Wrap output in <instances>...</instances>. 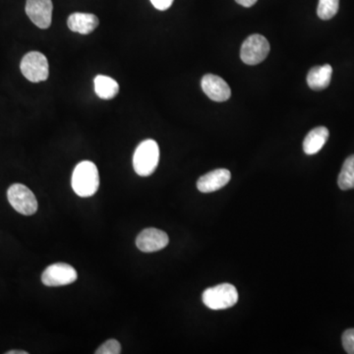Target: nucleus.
<instances>
[{
    "mask_svg": "<svg viewBox=\"0 0 354 354\" xmlns=\"http://www.w3.org/2000/svg\"><path fill=\"white\" fill-rule=\"evenodd\" d=\"M99 171L94 162L83 160L76 165L72 174V188L78 196H93L99 189Z\"/></svg>",
    "mask_w": 354,
    "mask_h": 354,
    "instance_id": "nucleus-1",
    "label": "nucleus"
},
{
    "mask_svg": "<svg viewBox=\"0 0 354 354\" xmlns=\"http://www.w3.org/2000/svg\"><path fill=\"white\" fill-rule=\"evenodd\" d=\"M160 160V148L152 139L145 140L137 147L133 156V167L140 176H149L155 172Z\"/></svg>",
    "mask_w": 354,
    "mask_h": 354,
    "instance_id": "nucleus-2",
    "label": "nucleus"
},
{
    "mask_svg": "<svg viewBox=\"0 0 354 354\" xmlns=\"http://www.w3.org/2000/svg\"><path fill=\"white\" fill-rule=\"evenodd\" d=\"M203 302L212 310H223L234 306L239 301L236 288L230 283L209 288L203 292Z\"/></svg>",
    "mask_w": 354,
    "mask_h": 354,
    "instance_id": "nucleus-3",
    "label": "nucleus"
},
{
    "mask_svg": "<svg viewBox=\"0 0 354 354\" xmlns=\"http://www.w3.org/2000/svg\"><path fill=\"white\" fill-rule=\"evenodd\" d=\"M7 198L11 206L21 215L32 216L38 211V201L27 186L15 183L7 191Z\"/></svg>",
    "mask_w": 354,
    "mask_h": 354,
    "instance_id": "nucleus-4",
    "label": "nucleus"
},
{
    "mask_svg": "<svg viewBox=\"0 0 354 354\" xmlns=\"http://www.w3.org/2000/svg\"><path fill=\"white\" fill-rule=\"evenodd\" d=\"M21 72L32 83L46 81L48 78V62L43 53L31 51L21 60Z\"/></svg>",
    "mask_w": 354,
    "mask_h": 354,
    "instance_id": "nucleus-5",
    "label": "nucleus"
},
{
    "mask_svg": "<svg viewBox=\"0 0 354 354\" xmlns=\"http://www.w3.org/2000/svg\"><path fill=\"white\" fill-rule=\"evenodd\" d=\"M270 53V44L264 36L251 35L241 46V57L247 65L259 64L264 62Z\"/></svg>",
    "mask_w": 354,
    "mask_h": 354,
    "instance_id": "nucleus-6",
    "label": "nucleus"
},
{
    "mask_svg": "<svg viewBox=\"0 0 354 354\" xmlns=\"http://www.w3.org/2000/svg\"><path fill=\"white\" fill-rule=\"evenodd\" d=\"M78 278L76 270L65 263H55L48 266L43 274L41 281L46 286H64L74 283Z\"/></svg>",
    "mask_w": 354,
    "mask_h": 354,
    "instance_id": "nucleus-7",
    "label": "nucleus"
},
{
    "mask_svg": "<svg viewBox=\"0 0 354 354\" xmlns=\"http://www.w3.org/2000/svg\"><path fill=\"white\" fill-rule=\"evenodd\" d=\"M53 6L51 0H27L26 13L37 27L48 29L53 21Z\"/></svg>",
    "mask_w": 354,
    "mask_h": 354,
    "instance_id": "nucleus-8",
    "label": "nucleus"
},
{
    "mask_svg": "<svg viewBox=\"0 0 354 354\" xmlns=\"http://www.w3.org/2000/svg\"><path fill=\"white\" fill-rule=\"evenodd\" d=\"M169 235L158 228H146L140 232L136 245L142 252L151 253L162 250L169 244Z\"/></svg>",
    "mask_w": 354,
    "mask_h": 354,
    "instance_id": "nucleus-9",
    "label": "nucleus"
},
{
    "mask_svg": "<svg viewBox=\"0 0 354 354\" xmlns=\"http://www.w3.org/2000/svg\"><path fill=\"white\" fill-rule=\"evenodd\" d=\"M201 86L203 92L214 102L227 101L232 95V91L227 83L220 76L214 74H207L203 77Z\"/></svg>",
    "mask_w": 354,
    "mask_h": 354,
    "instance_id": "nucleus-10",
    "label": "nucleus"
},
{
    "mask_svg": "<svg viewBox=\"0 0 354 354\" xmlns=\"http://www.w3.org/2000/svg\"><path fill=\"white\" fill-rule=\"evenodd\" d=\"M232 178L228 169H218L209 171L200 177L197 181V188L202 193H212L225 187Z\"/></svg>",
    "mask_w": 354,
    "mask_h": 354,
    "instance_id": "nucleus-11",
    "label": "nucleus"
},
{
    "mask_svg": "<svg viewBox=\"0 0 354 354\" xmlns=\"http://www.w3.org/2000/svg\"><path fill=\"white\" fill-rule=\"evenodd\" d=\"M99 18L94 14L76 12L69 16L67 25L72 32L88 35L99 26Z\"/></svg>",
    "mask_w": 354,
    "mask_h": 354,
    "instance_id": "nucleus-12",
    "label": "nucleus"
},
{
    "mask_svg": "<svg viewBox=\"0 0 354 354\" xmlns=\"http://www.w3.org/2000/svg\"><path fill=\"white\" fill-rule=\"evenodd\" d=\"M330 132L328 128L320 127L314 128L305 137L304 142V153L307 155H315L320 152L326 142L329 139Z\"/></svg>",
    "mask_w": 354,
    "mask_h": 354,
    "instance_id": "nucleus-13",
    "label": "nucleus"
},
{
    "mask_svg": "<svg viewBox=\"0 0 354 354\" xmlns=\"http://www.w3.org/2000/svg\"><path fill=\"white\" fill-rule=\"evenodd\" d=\"M332 75L333 68L330 64L315 66L310 70L307 75V83L312 90L322 91L330 85Z\"/></svg>",
    "mask_w": 354,
    "mask_h": 354,
    "instance_id": "nucleus-14",
    "label": "nucleus"
},
{
    "mask_svg": "<svg viewBox=\"0 0 354 354\" xmlns=\"http://www.w3.org/2000/svg\"><path fill=\"white\" fill-rule=\"evenodd\" d=\"M94 84L95 94L102 100H113L120 93V85L111 77L97 75Z\"/></svg>",
    "mask_w": 354,
    "mask_h": 354,
    "instance_id": "nucleus-15",
    "label": "nucleus"
},
{
    "mask_svg": "<svg viewBox=\"0 0 354 354\" xmlns=\"http://www.w3.org/2000/svg\"><path fill=\"white\" fill-rule=\"evenodd\" d=\"M337 184L342 190L353 189L354 188V155L351 156L344 160V165Z\"/></svg>",
    "mask_w": 354,
    "mask_h": 354,
    "instance_id": "nucleus-16",
    "label": "nucleus"
},
{
    "mask_svg": "<svg viewBox=\"0 0 354 354\" xmlns=\"http://www.w3.org/2000/svg\"><path fill=\"white\" fill-rule=\"evenodd\" d=\"M339 0H319L317 14L322 20H330L337 13Z\"/></svg>",
    "mask_w": 354,
    "mask_h": 354,
    "instance_id": "nucleus-17",
    "label": "nucleus"
},
{
    "mask_svg": "<svg viewBox=\"0 0 354 354\" xmlns=\"http://www.w3.org/2000/svg\"><path fill=\"white\" fill-rule=\"evenodd\" d=\"M121 346L116 339H109L95 351V354H120Z\"/></svg>",
    "mask_w": 354,
    "mask_h": 354,
    "instance_id": "nucleus-18",
    "label": "nucleus"
},
{
    "mask_svg": "<svg viewBox=\"0 0 354 354\" xmlns=\"http://www.w3.org/2000/svg\"><path fill=\"white\" fill-rule=\"evenodd\" d=\"M342 341L346 353L354 354V329L346 330L342 335Z\"/></svg>",
    "mask_w": 354,
    "mask_h": 354,
    "instance_id": "nucleus-19",
    "label": "nucleus"
},
{
    "mask_svg": "<svg viewBox=\"0 0 354 354\" xmlns=\"http://www.w3.org/2000/svg\"><path fill=\"white\" fill-rule=\"evenodd\" d=\"M152 4L155 8L158 10L164 11L169 9L174 3V0H151Z\"/></svg>",
    "mask_w": 354,
    "mask_h": 354,
    "instance_id": "nucleus-20",
    "label": "nucleus"
},
{
    "mask_svg": "<svg viewBox=\"0 0 354 354\" xmlns=\"http://www.w3.org/2000/svg\"><path fill=\"white\" fill-rule=\"evenodd\" d=\"M239 6L243 7H251L253 6L258 0H235Z\"/></svg>",
    "mask_w": 354,
    "mask_h": 354,
    "instance_id": "nucleus-21",
    "label": "nucleus"
},
{
    "mask_svg": "<svg viewBox=\"0 0 354 354\" xmlns=\"http://www.w3.org/2000/svg\"><path fill=\"white\" fill-rule=\"evenodd\" d=\"M7 354H28L27 351H10Z\"/></svg>",
    "mask_w": 354,
    "mask_h": 354,
    "instance_id": "nucleus-22",
    "label": "nucleus"
}]
</instances>
